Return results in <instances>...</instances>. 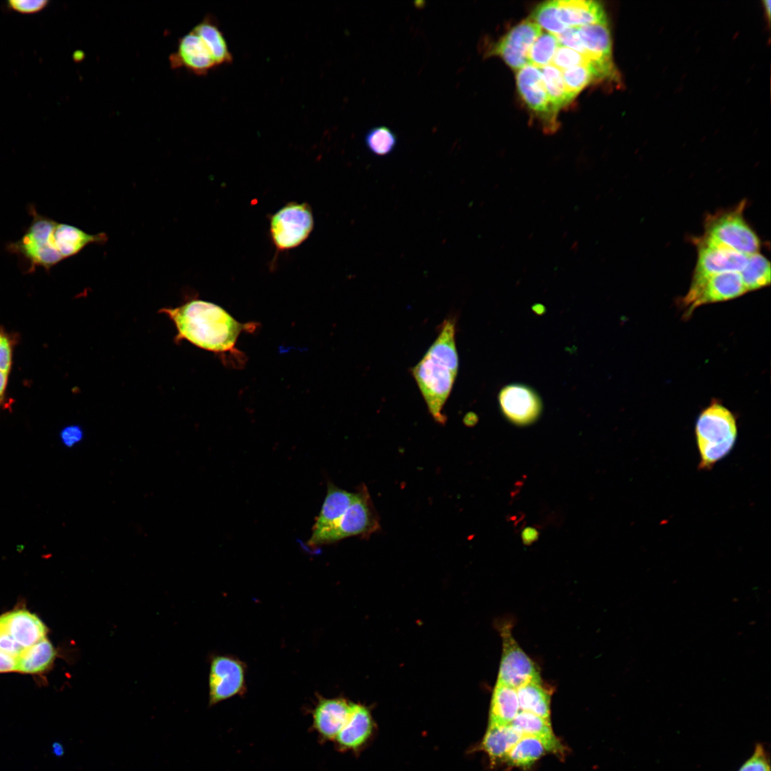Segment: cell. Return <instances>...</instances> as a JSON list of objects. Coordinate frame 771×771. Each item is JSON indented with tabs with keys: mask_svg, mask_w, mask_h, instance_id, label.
I'll use <instances>...</instances> for the list:
<instances>
[{
	"mask_svg": "<svg viewBox=\"0 0 771 771\" xmlns=\"http://www.w3.org/2000/svg\"><path fill=\"white\" fill-rule=\"evenodd\" d=\"M12 639L22 648L29 647L45 638L46 628L34 614L24 610L0 616Z\"/></svg>",
	"mask_w": 771,
	"mask_h": 771,
	"instance_id": "ac0fdd59",
	"label": "cell"
},
{
	"mask_svg": "<svg viewBox=\"0 0 771 771\" xmlns=\"http://www.w3.org/2000/svg\"><path fill=\"white\" fill-rule=\"evenodd\" d=\"M519 710L517 690L496 683L492 694L489 725H509Z\"/></svg>",
	"mask_w": 771,
	"mask_h": 771,
	"instance_id": "cb8c5ba5",
	"label": "cell"
},
{
	"mask_svg": "<svg viewBox=\"0 0 771 771\" xmlns=\"http://www.w3.org/2000/svg\"><path fill=\"white\" fill-rule=\"evenodd\" d=\"M532 19L555 36L568 28L559 19L558 0L547 1L538 5L532 14Z\"/></svg>",
	"mask_w": 771,
	"mask_h": 771,
	"instance_id": "836d02e7",
	"label": "cell"
},
{
	"mask_svg": "<svg viewBox=\"0 0 771 771\" xmlns=\"http://www.w3.org/2000/svg\"><path fill=\"white\" fill-rule=\"evenodd\" d=\"M192 30L201 39L209 50L216 66L232 61V54L226 40L213 17H204Z\"/></svg>",
	"mask_w": 771,
	"mask_h": 771,
	"instance_id": "484cf974",
	"label": "cell"
},
{
	"mask_svg": "<svg viewBox=\"0 0 771 771\" xmlns=\"http://www.w3.org/2000/svg\"><path fill=\"white\" fill-rule=\"evenodd\" d=\"M178 333L176 342L186 340L196 346L216 353L237 354L235 345L240 333L252 323H241L222 307L211 302L193 299L176 308H163Z\"/></svg>",
	"mask_w": 771,
	"mask_h": 771,
	"instance_id": "6da1fadb",
	"label": "cell"
},
{
	"mask_svg": "<svg viewBox=\"0 0 771 771\" xmlns=\"http://www.w3.org/2000/svg\"><path fill=\"white\" fill-rule=\"evenodd\" d=\"M695 241L697 258L692 279L704 278L727 272L740 273L747 263L749 255L705 242L700 238Z\"/></svg>",
	"mask_w": 771,
	"mask_h": 771,
	"instance_id": "4fadbf2b",
	"label": "cell"
},
{
	"mask_svg": "<svg viewBox=\"0 0 771 771\" xmlns=\"http://www.w3.org/2000/svg\"><path fill=\"white\" fill-rule=\"evenodd\" d=\"M745 206L742 201L733 208L708 216L700 239L746 255L759 253L760 240L744 218Z\"/></svg>",
	"mask_w": 771,
	"mask_h": 771,
	"instance_id": "5b68a950",
	"label": "cell"
},
{
	"mask_svg": "<svg viewBox=\"0 0 771 771\" xmlns=\"http://www.w3.org/2000/svg\"><path fill=\"white\" fill-rule=\"evenodd\" d=\"M169 62L172 69H185L198 76L206 75L217 66L209 50L193 30L178 39Z\"/></svg>",
	"mask_w": 771,
	"mask_h": 771,
	"instance_id": "2e32d148",
	"label": "cell"
},
{
	"mask_svg": "<svg viewBox=\"0 0 771 771\" xmlns=\"http://www.w3.org/2000/svg\"><path fill=\"white\" fill-rule=\"evenodd\" d=\"M456 320L450 317L440 326L438 335L411 373L434 420L445 424L443 408L455 383L459 366L455 345Z\"/></svg>",
	"mask_w": 771,
	"mask_h": 771,
	"instance_id": "7a4b0ae2",
	"label": "cell"
},
{
	"mask_svg": "<svg viewBox=\"0 0 771 771\" xmlns=\"http://www.w3.org/2000/svg\"><path fill=\"white\" fill-rule=\"evenodd\" d=\"M24 649L12 639L0 618V652L15 659Z\"/></svg>",
	"mask_w": 771,
	"mask_h": 771,
	"instance_id": "f35d334b",
	"label": "cell"
},
{
	"mask_svg": "<svg viewBox=\"0 0 771 771\" xmlns=\"http://www.w3.org/2000/svg\"><path fill=\"white\" fill-rule=\"evenodd\" d=\"M543 309H544V308H543V306H541V305H536V306H535V307H533V310H534V311H535V312H536L537 313H542V312H543Z\"/></svg>",
	"mask_w": 771,
	"mask_h": 771,
	"instance_id": "c3c4849f",
	"label": "cell"
},
{
	"mask_svg": "<svg viewBox=\"0 0 771 771\" xmlns=\"http://www.w3.org/2000/svg\"><path fill=\"white\" fill-rule=\"evenodd\" d=\"M762 3H763V6H764L765 11H766L767 17L768 19H770V11H771V9H770L771 2H770V0H764L762 1Z\"/></svg>",
	"mask_w": 771,
	"mask_h": 771,
	"instance_id": "7dc6e473",
	"label": "cell"
},
{
	"mask_svg": "<svg viewBox=\"0 0 771 771\" xmlns=\"http://www.w3.org/2000/svg\"><path fill=\"white\" fill-rule=\"evenodd\" d=\"M522 735H531L560 745L555 737L549 719L520 710L510 723Z\"/></svg>",
	"mask_w": 771,
	"mask_h": 771,
	"instance_id": "f546056e",
	"label": "cell"
},
{
	"mask_svg": "<svg viewBox=\"0 0 771 771\" xmlns=\"http://www.w3.org/2000/svg\"><path fill=\"white\" fill-rule=\"evenodd\" d=\"M516 84L527 106L549 123H553L557 113L550 103L540 69L528 64L519 69Z\"/></svg>",
	"mask_w": 771,
	"mask_h": 771,
	"instance_id": "9a60e30c",
	"label": "cell"
},
{
	"mask_svg": "<svg viewBox=\"0 0 771 771\" xmlns=\"http://www.w3.org/2000/svg\"><path fill=\"white\" fill-rule=\"evenodd\" d=\"M372 727L369 711L361 705L351 703L349 715L335 740L342 748H358L369 737Z\"/></svg>",
	"mask_w": 771,
	"mask_h": 771,
	"instance_id": "44dd1931",
	"label": "cell"
},
{
	"mask_svg": "<svg viewBox=\"0 0 771 771\" xmlns=\"http://www.w3.org/2000/svg\"><path fill=\"white\" fill-rule=\"evenodd\" d=\"M47 0H11L9 6L21 14H34L44 9L48 4Z\"/></svg>",
	"mask_w": 771,
	"mask_h": 771,
	"instance_id": "ab89813d",
	"label": "cell"
},
{
	"mask_svg": "<svg viewBox=\"0 0 771 771\" xmlns=\"http://www.w3.org/2000/svg\"><path fill=\"white\" fill-rule=\"evenodd\" d=\"M558 17L566 27L608 22L603 6L592 0H558Z\"/></svg>",
	"mask_w": 771,
	"mask_h": 771,
	"instance_id": "d6986e66",
	"label": "cell"
},
{
	"mask_svg": "<svg viewBox=\"0 0 771 771\" xmlns=\"http://www.w3.org/2000/svg\"><path fill=\"white\" fill-rule=\"evenodd\" d=\"M56 654L52 644L44 638L21 652L15 658L16 670L29 674L41 672L51 665Z\"/></svg>",
	"mask_w": 771,
	"mask_h": 771,
	"instance_id": "4316f807",
	"label": "cell"
},
{
	"mask_svg": "<svg viewBox=\"0 0 771 771\" xmlns=\"http://www.w3.org/2000/svg\"><path fill=\"white\" fill-rule=\"evenodd\" d=\"M562 76L566 90L572 99L595 79L590 64L562 71Z\"/></svg>",
	"mask_w": 771,
	"mask_h": 771,
	"instance_id": "e575fe53",
	"label": "cell"
},
{
	"mask_svg": "<svg viewBox=\"0 0 771 771\" xmlns=\"http://www.w3.org/2000/svg\"><path fill=\"white\" fill-rule=\"evenodd\" d=\"M516 690L520 710L549 719L550 695L542 681L529 682Z\"/></svg>",
	"mask_w": 771,
	"mask_h": 771,
	"instance_id": "83f0119b",
	"label": "cell"
},
{
	"mask_svg": "<svg viewBox=\"0 0 771 771\" xmlns=\"http://www.w3.org/2000/svg\"><path fill=\"white\" fill-rule=\"evenodd\" d=\"M747 290L739 272H727L704 278L692 279L682 303L690 315L697 307L737 298Z\"/></svg>",
	"mask_w": 771,
	"mask_h": 771,
	"instance_id": "ba28073f",
	"label": "cell"
},
{
	"mask_svg": "<svg viewBox=\"0 0 771 771\" xmlns=\"http://www.w3.org/2000/svg\"><path fill=\"white\" fill-rule=\"evenodd\" d=\"M32 220L21 238L9 242L6 251L15 254L26 272L41 267L49 270L63 259L51 242V233L56 223L53 219L29 206Z\"/></svg>",
	"mask_w": 771,
	"mask_h": 771,
	"instance_id": "277c9868",
	"label": "cell"
},
{
	"mask_svg": "<svg viewBox=\"0 0 771 771\" xmlns=\"http://www.w3.org/2000/svg\"><path fill=\"white\" fill-rule=\"evenodd\" d=\"M541 32V27L534 21L524 20L503 36L488 51V56H498L511 69L518 71L530 64V49Z\"/></svg>",
	"mask_w": 771,
	"mask_h": 771,
	"instance_id": "8fae6325",
	"label": "cell"
},
{
	"mask_svg": "<svg viewBox=\"0 0 771 771\" xmlns=\"http://www.w3.org/2000/svg\"><path fill=\"white\" fill-rule=\"evenodd\" d=\"M559 45L556 36L541 32L530 49L529 64L539 69L549 65Z\"/></svg>",
	"mask_w": 771,
	"mask_h": 771,
	"instance_id": "d6a6232c",
	"label": "cell"
},
{
	"mask_svg": "<svg viewBox=\"0 0 771 771\" xmlns=\"http://www.w3.org/2000/svg\"><path fill=\"white\" fill-rule=\"evenodd\" d=\"M498 400L503 415L518 425H527L535 420L542 408L538 395L521 384H511L503 388Z\"/></svg>",
	"mask_w": 771,
	"mask_h": 771,
	"instance_id": "5bb4252c",
	"label": "cell"
},
{
	"mask_svg": "<svg viewBox=\"0 0 771 771\" xmlns=\"http://www.w3.org/2000/svg\"><path fill=\"white\" fill-rule=\"evenodd\" d=\"M339 520L329 530L311 537V546L333 543L343 538L361 535L369 536L380 527L378 515L366 486H363Z\"/></svg>",
	"mask_w": 771,
	"mask_h": 771,
	"instance_id": "8992f818",
	"label": "cell"
},
{
	"mask_svg": "<svg viewBox=\"0 0 771 771\" xmlns=\"http://www.w3.org/2000/svg\"><path fill=\"white\" fill-rule=\"evenodd\" d=\"M770 269V263L763 255L760 253L749 255L745 266L740 272L747 292L769 286Z\"/></svg>",
	"mask_w": 771,
	"mask_h": 771,
	"instance_id": "f1b7e54d",
	"label": "cell"
},
{
	"mask_svg": "<svg viewBox=\"0 0 771 771\" xmlns=\"http://www.w3.org/2000/svg\"><path fill=\"white\" fill-rule=\"evenodd\" d=\"M351 703L343 698L321 699L313 712V725L326 740H335L345 724Z\"/></svg>",
	"mask_w": 771,
	"mask_h": 771,
	"instance_id": "e0dca14e",
	"label": "cell"
},
{
	"mask_svg": "<svg viewBox=\"0 0 771 771\" xmlns=\"http://www.w3.org/2000/svg\"><path fill=\"white\" fill-rule=\"evenodd\" d=\"M556 37L560 45L571 49L584 56V49L579 40L576 27H568Z\"/></svg>",
	"mask_w": 771,
	"mask_h": 771,
	"instance_id": "b9f144b4",
	"label": "cell"
},
{
	"mask_svg": "<svg viewBox=\"0 0 771 771\" xmlns=\"http://www.w3.org/2000/svg\"><path fill=\"white\" fill-rule=\"evenodd\" d=\"M397 136L388 127L375 126L365 135V143L373 155L383 156L393 152L397 145Z\"/></svg>",
	"mask_w": 771,
	"mask_h": 771,
	"instance_id": "1f68e13d",
	"label": "cell"
},
{
	"mask_svg": "<svg viewBox=\"0 0 771 771\" xmlns=\"http://www.w3.org/2000/svg\"><path fill=\"white\" fill-rule=\"evenodd\" d=\"M500 635L503 652L496 683L517 689L529 682L542 681L535 664L513 638L509 624L502 626Z\"/></svg>",
	"mask_w": 771,
	"mask_h": 771,
	"instance_id": "9c48e42d",
	"label": "cell"
},
{
	"mask_svg": "<svg viewBox=\"0 0 771 771\" xmlns=\"http://www.w3.org/2000/svg\"><path fill=\"white\" fill-rule=\"evenodd\" d=\"M314 220L310 206L291 202L276 211L270 219L269 232L275 247L288 251L302 244L313 229Z\"/></svg>",
	"mask_w": 771,
	"mask_h": 771,
	"instance_id": "52a82bcc",
	"label": "cell"
},
{
	"mask_svg": "<svg viewBox=\"0 0 771 771\" xmlns=\"http://www.w3.org/2000/svg\"><path fill=\"white\" fill-rule=\"evenodd\" d=\"M84 437V432L79 425H69L63 428L59 433L62 444L67 448H72L79 444Z\"/></svg>",
	"mask_w": 771,
	"mask_h": 771,
	"instance_id": "60d3db41",
	"label": "cell"
},
{
	"mask_svg": "<svg viewBox=\"0 0 771 771\" xmlns=\"http://www.w3.org/2000/svg\"><path fill=\"white\" fill-rule=\"evenodd\" d=\"M522 736L511 724L488 725L482 742V748L490 760H503Z\"/></svg>",
	"mask_w": 771,
	"mask_h": 771,
	"instance_id": "d4e9b609",
	"label": "cell"
},
{
	"mask_svg": "<svg viewBox=\"0 0 771 771\" xmlns=\"http://www.w3.org/2000/svg\"><path fill=\"white\" fill-rule=\"evenodd\" d=\"M560 750V745L537 737L523 735L504 760L513 766L527 767L533 764L545 752H557Z\"/></svg>",
	"mask_w": 771,
	"mask_h": 771,
	"instance_id": "603a6c76",
	"label": "cell"
},
{
	"mask_svg": "<svg viewBox=\"0 0 771 771\" xmlns=\"http://www.w3.org/2000/svg\"><path fill=\"white\" fill-rule=\"evenodd\" d=\"M106 241L105 233L91 235L77 227L58 222L51 233L52 244L63 259L77 254L90 243H102Z\"/></svg>",
	"mask_w": 771,
	"mask_h": 771,
	"instance_id": "ffe728a7",
	"label": "cell"
},
{
	"mask_svg": "<svg viewBox=\"0 0 771 771\" xmlns=\"http://www.w3.org/2000/svg\"><path fill=\"white\" fill-rule=\"evenodd\" d=\"M695 437L700 456L698 468L711 470L735 445L737 437L735 417L725 406L713 403L699 415Z\"/></svg>",
	"mask_w": 771,
	"mask_h": 771,
	"instance_id": "3957f363",
	"label": "cell"
},
{
	"mask_svg": "<svg viewBox=\"0 0 771 771\" xmlns=\"http://www.w3.org/2000/svg\"><path fill=\"white\" fill-rule=\"evenodd\" d=\"M538 537V532L535 529L528 528L525 529L522 533V538L523 542L526 544H530L536 540Z\"/></svg>",
	"mask_w": 771,
	"mask_h": 771,
	"instance_id": "f6af8a7d",
	"label": "cell"
},
{
	"mask_svg": "<svg viewBox=\"0 0 771 771\" xmlns=\"http://www.w3.org/2000/svg\"><path fill=\"white\" fill-rule=\"evenodd\" d=\"M16 670L15 659L0 652V672Z\"/></svg>",
	"mask_w": 771,
	"mask_h": 771,
	"instance_id": "7bdbcfd3",
	"label": "cell"
},
{
	"mask_svg": "<svg viewBox=\"0 0 771 771\" xmlns=\"http://www.w3.org/2000/svg\"><path fill=\"white\" fill-rule=\"evenodd\" d=\"M737 771H770L768 754L761 743L756 744L751 755Z\"/></svg>",
	"mask_w": 771,
	"mask_h": 771,
	"instance_id": "8d00e7d4",
	"label": "cell"
},
{
	"mask_svg": "<svg viewBox=\"0 0 771 771\" xmlns=\"http://www.w3.org/2000/svg\"><path fill=\"white\" fill-rule=\"evenodd\" d=\"M209 705L240 694L245 688V667L229 656H215L211 662L208 677Z\"/></svg>",
	"mask_w": 771,
	"mask_h": 771,
	"instance_id": "7c38bea8",
	"label": "cell"
},
{
	"mask_svg": "<svg viewBox=\"0 0 771 771\" xmlns=\"http://www.w3.org/2000/svg\"><path fill=\"white\" fill-rule=\"evenodd\" d=\"M541 73L550 103L557 113L573 100L566 90L562 71L549 64L541 69Z\"/></svg>",
	"mask_w": 771,
	"mask_h": 771,
	"instance_id": "4dcf8cb0",
	"label": "cell"
},
{
	"mask_svg": "<svg viewBox=\"0 0 771 771\" xmlns=\"http://www.w3.org/2000/svg\"><path fill=\"white\" fill-rule=\"evenodd\" d=\"M15 341L11 334L0 328V371L9 373L12 366Z\"/></svg>",
	"mask_w": 771,
	"mask_h": 771,
	"instance_id": "74e56055",
	"label": "cell"
},
{
	"mask_svg": "<svg viewBox=\"0 0 771 771\" xmlns=\"http://www.w3.org/2000/svg\"><path fill=\"white\" fill-rule=\"evenodd\" d=\"M356 494L329 484L321 510L314 524L311 537H315L331 528L352 503Z\"/></svg>",
	"mask_w": 771,
	"mask_h": 771,
	"instance_id": "7402d4cb",
	"label": "cell"
},
{
	"mask_svg": "<svg viewBox=\"0 0 771 771\" xmlns=\"http://www.w3.org/2000/svg\"><path fill=\"white\" fill-rule=\"evenodd\" d=\"M52 753L56 757H61L64 754V748L62 744L59 742H54L52 744Z\"/></svg>",
	"mask_w": 771,
	"mask_h": 771,
	"instance_id": "bcb514c9",
	"label": "cell"
},
{
	"mask_svg": "<svg viewBox=\"0 0 771 771\" xmlns=\"http://www.w3.org/2000/svg\"><path fill=\"white\" fill-rule=\"evenodd\" d=\"M577 28L584 56L590 61L596 79H616L612 59V40L608 22Z\"/></svg>",
	"mask_w": 771,
	"mask_h": 771,
	"instance_id": "30bf717a",
	"label": "cell"
},
{
	"mask_svg": "<svg viewBox=\"0 0 771 771\" xmlns=\"http://www.w3.org/2000/svg\"><path fill=\"white\" fill-rule=\"evenodd\" d=\"M9 373L0 371V405L5 400L6 390L8 383Z\"/></svg>",
	"mask_w": 771,
	"mask_h": 771,
	"instance_id": "ee69618b",
	"label": "cell"
},
{
	"mask_svg": "<svg viewBox=\"0 0 771 771\" xmlns=\"http://www.w3.org/2000/svg\"><path fill=\"white\" fill-rule=\"evenodd\" d=\"M551 63L553 66L562 71L578 66L588 65L590 61L583 54L568 47L559 45Z\"/></svg>",
	"mask_w": 771,
	"mask_h": 771,
	"instance_id": "d590c367",
	"label": "cell"
}]
</instances>
